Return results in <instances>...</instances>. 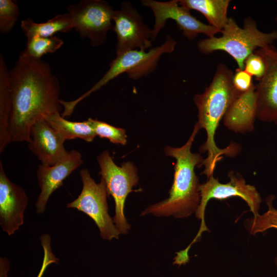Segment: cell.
<instances>
[{"label": "cell", "instance_id": "obj_1", "mask_svg": "<svg viewBox=\"0 0 277 277\" xmlns=\"http://www.w3.org/2000/svg\"><path fill=\"white\" fill-rule=\"evenodd\" d=\"M9 76L11 141L29 143L32 126L61 111L60 82L48 63L22 54L9 71Z\"/></svg>", "mask_w": 277, "mask_h": 277}, {"label": "cell", "instance_id": "obj_2", "mask_svg": "<svg viewBox=\"0 0 277 277\" xmlns=\"http://www.w3.org/2000/svg\"><path fill=\"white\" fill-rule=\"evenodd\" d=\"M233 71L228 66L220 63L217 67L213 78L204 91L196 94L194 102L198 110V123L201 129L205 130L207 138L200 147L202 152H207V156L199 167L204 166L202 173L207 179L213 175L217 163L223 155L232 157L240 151L241 147L231 143L225 148H220L215 144L216 131L228 108L241 93L234 88L232 83Z\"/></svg>", "mask_w": 277, "mask_h": 277}, {"label": "cell", "instance_id": "obj_3", "mask_svg": "<svg viewBox=\"0 0 277 277\" xmlns=\"http://www.w3.org/2000/svg\"><path fill=\"white\" fill-rule=\"evenodd\" d=\"M200 129L196 122L191 134L183 146L165 147V154L176 160L169 195L167 199L148 206L141 215L151 214L159 217L173 216L175 218H184L196 212L201 200V184L194 168L196 166L199 167L204 159L200 153L192 152L191 148Z\"/></svg>", "mask_w": 277, "mask_h": 277}, {"label": "cell", "instance_id": "obj_4", "mask_svg": "<svg viewBox=\"0 0 277 277\" xmlns=\"http://www.w3.org/2000/svg\"><path fill=\"white\" fill-rule=\"evenodd\" d=\"M220 37L213 36L197 42L199 51L205 54L221 50L227 53L236 62L238 69H244L246 58L256 50L264 48L277 41V30L264 32L259 30L256 21L250 16L244 19L240 27L229 17L221 31Z\"/></svg>", "mask_w": 277, "mask_h": 277}, {"label": "cell", "instance_id": "obj_5", "mask_svg": "<svg viewBox=\"0 0 277 277\" xmlns=\"http://www.w3.org/2000/svg\"><path fill=\"white\" fill-rule=\"evenodd\" d=\"M176 45V42L168 35L163 44L152 48L148 51L131 50L116 55L110 63L108 70L102 77L87 92L76 100L69 101V107L74 109L83 100L124 73H126L129 78L134 80L147 76L155 70L161 56L163 54L173 52Z\"/></svg>", "mask_w": 277, "mask_h": 277}, {"label": "cell", "instance_id": "obj_6", "mask_svg": "<svg viewBox=\"0 0 277 277\" xmlns=\"http://www.w3.org/2000/svg\"><path fill=\"white\" fill-rule=\"evenodd\" d=\"M97 161L100 168L99 174L106 183L108 195H112L115 202L114 223L120 234H126L130 225L124 215V205L128 194L138 184L137 169L130 162L117 166L108 150L100 154Z\"/></svg>", "mask_w": 277, "mask_h": 277}, {"label": "cell", "instance_id": "obj_7", "mask_svg": "<svg viewBox=\"0 0 277 277\" xmlns=\"http://www.w3.org/2000/svg\"><path fill=\"white\" fill-rule=\"evenodd\" d=\"M80 175L83 183L82 191L76 199L67 204V207L76 209L91 217L102 239H118L120 233L108 213V194L104 179L101 177L99 183H95L87 169L81 170Z\"/></svg>", "mask_w": 277, "mask_h": 277}, {"label": "cell", "instance_id": "obj_8", "mask_svg": "<svg viewBox=\"0 0 277 277\" xmlns=\"http://www.w3.org/2000/svg\"><path fill=\"white\" fill-rule=\"evenodd\" d=\"M228 177L230 181L223 184L211 175L206 183L201 184V200L195 212L196 218L201 220V226L196 236L187 247L188 249L197 241L203 232L209 231L205 222V212L208 201L212 199L223 200L231 197H240L246 202L254 215L253 217L259 214V210L262 200L255 187L247 184L243 178L234 175L232 171L228 173Z\"/></svg>", "mask_w": 277, "mask_h": 277}, {"label": "cell", "instance_id": "obj_9", "mask_svg": "<svg viewBox=\"0 0 277 277\" xmlns=\"http://www.w3.org/2000/svg\"><path fill=\"white\" fill-rule=\"evenodd\" d=\"M73 29L83 38H88L92 47L99 46L106 40L109 30L113 29L114 10L102 0H83L67 7Z\"/></svg>", "mask_w": 277, "mask_h": 277}, {"label": "cell", "instance_id": "obj_10", "mask_svg": "<svg viewBox=\"0 0 277 277\" xmlns=\"http://www.w3.org/2000/svg\"><path fill=\"white\" fill-rule=\"evenodd\" d=\"M142 5L150 8L154 16L152 29V41L169 19L174 20L183 35L189 40H193L199 34L212 37L220 31L213 27L204 24L193 16L190 10L179 4V0L160 2L154 0L141 1Z\"/></svg>", "mask_w": 277, "mask_h": 277}, {"label": "cell", "instance_id": "obj_11", "mask_svg": "<svg viewBox=\"0 0 277 277\" xmlns=\"http://www.w3.org/2000/svg\"><path fill=\"white\" fill-rule=\"evenodd\" d=\"M113 30L116 34V55L131 50H146L152 46V29L130 2L123 1L113 14Z\"/></svg>", "mask_w": 277, "mask_h": 277}, {"label": "cell", "instance_id": "obj_12", "mask_svg": "<svg viewBox=\"0 0 277 277\" xmlns=\"http://www.w3.org/2000/svg\"><path fill=\"white\" fill-rule=\"evenodd\" d=\"M254 52L263 58L266 70L256 85V118L277 125V50L271 45Z\"/></svg>", "mask_w": 277, "mask_h": 277}, {"label": "cell", "instance_id": "obj_13", "mask_svg": "<svg viewBox=\"0 0 277 277\" xmlns=\"http://www.w3.org/2000/svg\"><path fill=\"white\" fill-rule=\"evenodd\" d=\"M28 200L25 190L8 178L0 161V225L9 235L24 224Z\"/></svg>", "mask_w": 277, "mask_h": 277}, {"label": "cell", "instance_id": "obj_14", "mask_svg": "<svg viewBox=\"0 0 277 277\" xmlns=\"http://www.w3.org/2000/svg\"><path fill=\"white\" fill-rule=\"evenodd\" d=\"M83 162L80 152L73 149L64 159L54 165H39L36 175L41 192L35 204L38 213H44L50 195L63 185V181Z\"/></svg>", "mask_w": 277, "mask_h": 277}, {"label": "cell", "instance_id": "obj_15", "mask_svg": "<svg viewBox=\"0 0 277 277\" xmlns=\"http://www.w3.org/2000/svg\"><path fill=\"white\" fill-rule=\"evenodd\" d=\"M29 150L42 164L53 166L64 159L69 152L64 142L44 118L35 123L30 130Z\"/></svg>", "mask_w": 277, "mask_h": 277}, {"label": "cell", "instance_id": "obj_16", "mask_svg": "<svg viewBox=\"0 0 277 277\" xmlns=\"http://www.w3.org/2000/svg\"><path fill=\"white\" fill-rule=\"evenodd\" d=\"M256 86L253 85L246 92L240 93L228 108L223 123L229 130L245 133L254 129L256 118Z\"/></svg>", "mask_w": 277, "mask_h": 277}, {"label": "cell", "instance_id": "obj_17", "mask_svg": "<svg viewBox=\"0 0 277 277\" xmlns=\"http://www.w3.org/2000/svg\"><path fill=\"white\" fill-rule=\"evenodd\" d=\"M44 119L64 141L81 138L87 142H92L96 136L91 118L83 122L67 120L57 112L46 116Z\"/></svg>", "mask_w": 277, "mask_h": 277}, {"label": "cell", "instance_id": "obj_18", "mask_svg": "<svg viewBox=\"0 0 277 277\" xmlns=\"http://www.w3.org/2000/svg\"><path fill=\"white\" fill-rule=\"evenodd\" d=\"M230 2V0H179L181 6L201 13L209 25L220 33L228 21L227 11Z\"/></svg>", "mask_w": 277, "mask_h": 277}, {"label": "cell", "instance_id": "obj_19", "mask_svg": "<svg viewBox=\"0 0 277 277\" xmlns=\"http://www.w3.org/2000/svg\"><path fill=\"white\" fill-rule=\"evenodd\" d=\"M11 108L9 70L0 55V152L11 143L9 130Z\"/></svg>", "mask_w": 277, "mask_h": 277}, {"label": "cell", "instance_id": "obj_20", "mask_svg": "<svg viewBox=\"0 0 277 277\" xmlns=\"http://www.w3.org/2000/svg\"><path fill=\"white\" fill-rule=\"evenodd\" d=\"M21 28L27 40L34 36L51 37L58 32H68L73 29L69 13L58 14L43 23H35L31 18L22 20Z\"/></svg>", "mask_w": 277, "mask_h": 277}, {"label": "cell", "instance_id": "obj_21", "mask_svg": "<svg viewBox=\"0 0 277 277\" xmlns=\"http://www.w3.org/2000/svg\"><path fill=\"white\" fill-rule=\"evenodd\" d=\"M63 44V40L57 36H36L27 40L26 47L21 54L40 60L43 55L47 53L55 52Z\"/></svg>", "mask_w": 277, "mask_h": 277}, {"label": "cell", "instance_id": "obj_22", "mask_svg": "<svg viewBox=\"0 0 277 277\" xmlns=\"http://www.w3.org/2000/svg\"><path fill=\"white\" fill-rule=\"evenodd\" d=\"M274 198V196H269L266 199L268 209L266 212L245 221V227L250 234L255 235L270 228L277 229V209L272 205Z\"/></svg>", "mask_w": 277, "mask_h": 277}, {"label": "cell", "instance_id": "obj_23", "mask_svg": "<svg viewBox=\"0 0 277 277\" xmlns=\"http://www.w3.org/2000/svg\"><path fill=\"white\" fill-rule=\"evenodd\" d=\"M90 118L96 136L107 138L113 144L124 145L127 143V135L125 129L97 120Z\"/></svg>", "mask_w": 277, "mask_h": 277}, {"label": "cell", "instance_id": "obj_24", "mask_svg": "<svg viewBox=\"0 0 277 277\" xmlns=\"http://www.w3.org/2000/svg\"><path fill=\"white\" fill-rule=\"evenodd\" d=\"M19 15V7L12 0H0V32H11Z\"/></svg>", "mask_w": 277, "mask_h": 277}, {"label": "cell", "instance_id": "obj_25", "mask_svg": "<svg viewBox=\"0 0 277 277\" xmlns=\"http://www.w3.org/2000/svg\"><path fill=\"white\" fill-rule=\"evenodd\" d=\"M244 69L251 76H254L259 81L265 73L266 65L262 57L253 52L245 60Z\"/></svg>", "mask_w": 277, "mask_h": 277}, {"label": "cell", "instance_id": "obj_26", "mask_svg": "<svg viewBox=\"0 0 277 277\" xmlns=\"http://www.w3.org/2000/svg\"><path fill=\"white\" fill-rule=\"evenodd\" d=\"M40 240L44 250V258L42 265L37 277H42L47 267L52 263H58V259L52 252L51 246V238L48 234H43Z\"/></svg>", "mask_w": 277, "mask_h": 277}, {"label": "cell", "instance_id": "obj_27", "mask_svg": "<svg viewBox=\"0 0 277 277\" xmlns=\"http://www.w3.org/2000/svg\"><path fill=\"white\" fill-rule=\"evenodd\" d=\"M252 77L244 69L238 68L232 78L233 85L235 90L241 93L249 90L253 85Z\"/></svg>", "mask_w": 277, "mask_h": 277}, {"label": "cell", "instance_id": "obj_28", "mask_svg": "<svg viewBox=\"0 0 277 277\" xmlns=\"http://www.w3.org/2000/svg\"><path fill=\"white\" fill-rule=\"evenodd\" d=\"M8 261L6 259H1V277H8L7 273L9 270Z\"/></svg>", "mask_w": 277, "mask_h": 277}, {"label": "cell", "instance_id": "obj_29", "mask_svg": "<svg viewBox=\"0 0 277 277\" xmlns=\"http://www.w3.org/2000/svg\"><path fill=\"white\" fill-rule=\"evenodd\" d=\"M276 3L277 4V1H276ZM274 19H275V21L276 23H277V12L276 13Z\"/></svg>", "mask_w": 277, "mask_h": 277}]
</instances>
